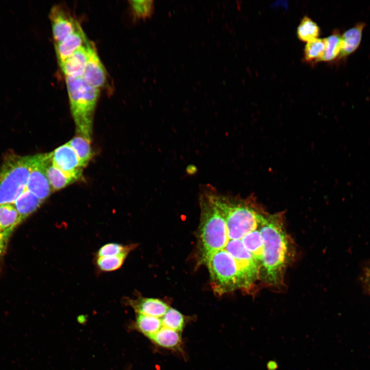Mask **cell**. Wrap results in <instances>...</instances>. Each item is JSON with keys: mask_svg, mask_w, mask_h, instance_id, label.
<instances>
[{"mask_svg": "<svg viewBox=\"0 0 370 370\" xmlns=\"http://www.w3.org/2000/svg\"><path fill=\"white\" fill-rule=\"evenodd\" d=\"M258 230L263 244L260 280L270 287L283 285L284 273L292 256L291 242L285 229L283 214L268 213Z\"/></svg>", "mask_w": 370, "mask_h": 370, "instance_id": "cell-1", "label": "cell"}, {"mask_svg": "<svg viewBox=\"0 0 370 370\" xmlns=\"http://www.w3.org/2000/svg\"><path fill=\"white\" fill-rule=\"evenodd\" d=\"M201 188L223 216L229 239H242L248 233L257 229L268 214L255 197L242 198L224 195L211 184L202 185Z\"/></svg>", "mask_w": 370, "mask_h": 370, "instance_id": "cell-2", "label": "cell"}, {"mask_svg": "<svg viewBox=\"0 0 370 370\" xmlns=\"http://www.w3.org/2000/svg\"><path fill=\"white\" fill-rule=\"evenodd\" d=\"M200 217L197 233L196 255L198 265H206L218 251L224 249L229 238L226 221L216 206L200 188Z\"/></svg>", "mask_w": 370, "mask_h": 370, "instance_id": "cell-3", "label": "cell"}, {"mask_svg": "<svg viewBox=\"0 0 370 370\" xmlns=\"http://www.w3.org/2000/svg\"><path fill=\"white\" fill-rule=\"evenodd\" d=\"M70 108L78 135L91 142L95 110L99 89L81 77H65Z\"/></svg>", "mask_w": 370, "mask_h": 370, "instance_id": "cell-4", "label": "cell"}, {"mask_svg": "<svg viewBox=\"0 0 370 370\" xmlns=\"http://www.w3.org/2000/svg\"><path fill=\"white\" fill-rule=\"evenodd\" d=\"M33 156H9L0 168V205L14 203L26 189Z\"/></svg>", "mask_w": 370, "mask_h": 370, "instance_id": "cell-5", "label": "cell"}, {"mask_svg": "<svg viewBox=\"0 0 370 370\" xmlns=\"http://www.w3.org/2000/svg\"><path fill=\"white\" fill-rule=\"evenodd\" d=\"M210 285L218 296L240 289L238 270L235 260L225 249L214 254L206 265Z\"/></svg>", "mask_w": 370, "mask_h": 370, "instance_id": "cell-6", "label": "cell"}, {"mask_svg": "<svg viewBox=\"0 0 370 370\" xmlns=\"http://www.w3.org/2000/svg\"><path fill=\"white\" fill-rule=\"evenodd\" d=\"M225 249L235 260L238 270L240 289L250 293L260 280V267L241 239H229Z\"/></svg>", "mask_w": 370, "mask_h": 370, "instance_id": "cell-7", "label": "cell"}, {"mask_svg": "<svg viewBox=\"0 0 370 370\" xmlns=\"http://www.w3.org/2000/svg\"><path fill=\"white\" fill-rule=\"evenodd\" d=\"M33 156V164L26 188L44 201L53 191L46 173V165L49 154H40Z\"/></svg>", "mask_w": 370, "mask_h": 370, "instance_id": "cell-8", "label": "cell"}, {"mask_svg": "<svg viewBox=\"0 0 370 370\" xmlns=\"http://www.w3.org/2000/svg\"><path fill=\"white\" fill-rule=\"evenodd\" d=\"M49 18L54 44L60 42L81 27L75 17L62 5L53 6L50 10Z\"/></svg>", "mask_w": 370, "mask_h": 370, "instance_id": "cell-9", "label": "cell"}, {"mask_svg": "<svg viewBox=\"0 0 370 370\" xmlns=\"http://www.w3.org/2000/svg\"><path fill=\"white\" fill-rule=\"evenodd\" d=\"M49 154L52 163L61 171L77 180L82 176L83 168L77 154L68 142L57 147Z\"/></svg>", "mask_w": 370, "mask_h": 370, "instance_id": "cell-10", "label": "cell"}, {"mask_svg": "<svg viewBox=\"0 0 370 370\" xmlns=\"http://www.w3.org/2000/svg\"><path fill=\"white\" fill-rule=\"evenodd\" d=\"M81 78L88 84L99 89L106 81V70L97 53L92 47Z\"/></svg>", "mask_w": 370, "mask_h": 370, "instance_id": "cell-11", "label": "cell"}, {"mask_svg": "<svg viewBox=\"0 0 370 370\" xmlns=\"http://www.w3.org/2000/svg\"><path fill=\"white\" fill-rule=\"evenodd\" d=\"M94 46L89 42L74 52L63 62L59 64L65 77H81L88 60L90 50Z\"/></svg>", "mask_w": 370, "mask_h": 370, "instance_id": "cell-12", "label": "cell"}, {"mask_svg": "<svg viewBox=\"0 0 370 370\" xmlns=\"http://www.w3.org/2000/svg\"><path fill=\"white\" fill-rule=\"evenodd\" d=\"M89 40L81 26L59 43L54 44L58 61L60 64Z\"/></svg>", "mask_w": 370, "mask_h": 370, "instance_id": "cell-13", "label": "cell"}, {"mask_svg": "<svg viewBox=\"0 0 370 370\" xmlns=\"http://www.w3.org/2000/svg\"><path fill=\"white\" fill-rule=\"evenodd\" d=\"M126 301L137 314L160 318L170 307L164 302L156 298L140 297L136 299H127Z\"/></svg>", "mask_w": 370, "mask_h": 370, "instance_id": "cell-14", "label": "cell"}, {"mask_svg": "<svg viewBox=\"0 0 370 370\" xmlns=\"http://www.w3.org/2000/svg\"><path fill=\"white\" fill-rule=\"evenodd\" d=\"M364 23H360L347 30L341 35V52L340 58L348 56L355 52L361 41Z\"/></svg>", "mask_w": 370, "mask_h": 370, "instance_id": "cell-15", "label": "cell"}, {"mask_svg": "<svg viewBox=\"0 0 370 370\" xmlns=\"http://www.w3.org/2000/svg\"><path fill=\"white\" fill-rule=\"evenodd\" d=\"M23 220L13 204L0 205V231L10 235Z\"/></svg>", "mask_w": 370, "mask_h": 370, "instance_id": "cell-16", "label": "cell"}, {"mask_svg": "<svg viewBox=\"0 0 370 370\" xmlns=\"http://www.w3.org/2000/svg\"><path fill=\"white\" fill-rule=\"evenodd\" d=\"M43 202L26 188L15 200L14 205L24 220L34 212Z\"/></svg>", "mask_w": 370, "mask_h": 370, "instance_id": "cell-17", "label": "cell"}, {"mask_svg": "<svg viewBox=\"0 0 370 370\" xmlns=\"http://www.w3.org/2000/svg\"><path fill=\"white\" fill-rule=\"evenodd\" d=\"M46 173L53 191L62 189L77 180L55 166L51 161L50 154L46 165Z\"/></svg>", "mask_w": 370, "mask_h": 370, "instance_id": "cell-18", "label": "cell"}, {"mask_svg": "<svg viewBox=\"0 0 370 370\" xmlns=\"http://www.w3.org/2000/svg\"><path fill=\"white\" fill-rule=\"evenodd\" d=\"M241 240L245 248L251 253L261 268L263 244L258 228L248 233Z\"/></svg>", "mask_w": 370, "mask_h": 370, "instance_id": "cell-19", "label": "cell"}, {"mask_svg": "<svg viewBox=\"0 0 370 370\" xmlns=\"http://www.w3.org/2000/svg\"><path fill=\"white\" fill-rule=\"evenodd\" d=\"M150 339L157 345L167 348H175L180 345V332L162 326Z\"/></svg>", "mask_w": 370, "mask_h": 370, "instance_id": "cell-20", "label": "cell"}, {"mask_svg": "<svg viewBox=\"0 0 370 370\" xmlns=\"http://www.w3.org/2000/svg\"><path fill=\"white\" fill-rule=\"evenodd\" d=\"M68 143L77 154L81 166H86L92 157L90 142L83 137L77 135L72 138Z\"/></svg>", "mask_w": 370, "mask_h": 370, "instance_id": "cell-21", "label": "cell"}, {"mask_svg": "<svg viewBox=\"0 0 370 370\" xmlns=\"http://www.w3.org/2000/svg\"><path fill=\"white\" fill-rule=\"evenodd\" d=\"M136 324L140 331L150 339L162 327L161 318L142 314H137Z\"/></svg>", "mask_w": 370, "mask_h": 370, "instance_id": "cell-22", "label": "cell"}, {"mask_svg": "<svg viewBox=\"0 0 370 370\" xmlns=\"http://www.w3.org/2000/svg\"><path fill=\"white\" fill-rule=\"evenodd\" d=\"M128 2L132 15L136 20L149 18L154 14L153 0H130Z\"/></svg>", "mask_w": 370, "mask_h": 370, "instance_id": "cell-23", "label": "cell"}, {"mask_svg": "<svg viewBox=\"0 0 370 370\" xmlns=\"http://www.w3.org/2000/svg\"><path fill=\"white\" fill-rule=\"evenodd\" d=\"M320 32L318 25L309 17L305 16L298 27L297 35L300 40L308 43L317 39Z\"/></svg>", "mask_w": 370, "mask_h": 370, "instance_id": "cell-24", "label": "cell"}, {"mask_svg": "<svg viewBox=\"0 0 370 370\" xmlns=\"http://www.w3.org/2000/svg\"><path fill=\"white\" fill-rule=\"evenodd\" d=\"M325 48V39H317L308 42L304 49L305 60L309 62H320Z\"/></svg>", "mask_w": 370, "mask_h": 370, "instance_id": "cell-25", "label": "cell"}, {"mask_svg": "<svg viewBox=\"0 0 370 370\" xmlns=\"http://www.w3.org/2000/svg\"><path fill=\"white\" fill-rule=\"evenodd\" d=\"M326 48L320 61L330 62L339 57L341 52V35L336 32L325 39Z\"/></svg>", "mask_w": 370, "mask_h": 370, "instance_id": "cell-26", "label": "cell"}, {"mask_svg": "<svg viewBox=\"0 0 370 370\" xmlns=\"http://www.w3.org/2000/svg\"><path fill=\"white\" fill-rule=\"evenodd\" d=\"M162 326L180 332L184 325V317L177 310L169 307L161 318Z\"/></svg>", "mask_w": 370, "mask_h": 370, "instance_id": "cell-27", "label": "cell"}, {"mask_svg": "<svg viewBox=\"0 0 370 370\" xmlns=\"http://www.w3.org/2000/svg\"><path fill=\"white\" fill-rule=\"evenodd\" d=\"M136 247V245H123L118 243H108L102 246L98 250L97 256H110L128 255Z\"/></svg>", "mask_w": 370, "mask_h": 370, "instance_id": "cell-28", "label": "cell"}, {"mask_svg": "<svg viewBox=\"0 0 370 370\" xmlns=\"http://www.w3.org/2000/svg\"><path fill=\"white\" fill-rule=\"evenodd\" d=\"M126 256H97L96 265L103 272H110L119 269L123 264Z\"/></svg>", "mask_w": 370, "mask_h": 370, "instance_id": "cell-29", "label": "cell"}, {"mask_svg": "<svg viewBox=\"0 0 370 370\" xmlns=\"http://www.w3.org/2000/svg\"><path fill=\"white\" fill-rule=\"evenodd\" d=\"M10 234L0 231V263L4 255Z\"/></svg>", "mask_w": 370, "mask_h": 370, "instance_id": "cell-30", "label": "cell"}, {"mask_svg": "<svg viewBox=\"0 0 370 370\" xmlns=\"http://www.w3.org/2000/svg\"><path fill=\"white\" fill-rule=\"evenodd\" d=\"M266 367L267 370H276L279 367V365L276 361L272 360L267 363Z\"/></svg>", "mask_w": 370, "mask_h": 370, "instance_id": "cell-31", "label": "cell"}]
</instances>
